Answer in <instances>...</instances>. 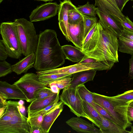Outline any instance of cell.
<instances>
[{"label":"cell","mask_w":133,"mask_h":133,"mask_svg":"<svg viewBox=\"0 0 133 133\" xmlns=\"http://www.w3.org/2000/svg\"><path fill=\"white\" fill-rule=\"evenodd\" d=\"M35 53L34 68L37 71L57 68L64 64L66 59L56 32L51 29L40 32Z\"/></svg>","instance_id":"obj_1"},{"label":"cell","mask_w":133,"mask_h":133,"mask_svg":"<svg viewBox=\"0 0 133 133\" xmlns=\"http://www.w3.org/2000/svg\"><path fill=\"white\" fill-rule=\"evenodd\" d=\"M99 35L94 50L84 53L88 57L98 61L118 62V38L108 30L102 27L98 22Z\"/></svg>","instance_id":"obj_2"},{"label":"cell","mask_w":133,"mask_h":133,"mask_svg":"<svg viewBox=\"0 0 133 133\" xmlns=\"http://www.w3.org/2000/svg\"><path fill=\"white\" fill-rule=\"evenodd\" d=\"M94 102L99 105L109 114L115 123L125 130L132 124L127 115L129 103L115 99L108 96L92 92Z\"/></svg>","instance_id":"obj_3"},{"label":"cell","mask_w":133,"mask_h":133,"mask_svg":"<svg viewBox=\"0 0 133 133\" xmlns=\"http://www.w3.org/2000/svg\"><path fill=\"white\" fill-rule=\"evenodd\" d=\"M17 26L22 54L26 56L35 53L37 46L39 35L36 33L34 24L24 18L15 19Z\"/></svg>","instance_id":"obj_4"},{"label":"cell","mask_w":133,"mask_h":133,"mask_svg":"<svg viewBox=\"0 0 133 133\" xmlns=\"http://www.w3.org/2000/svg\"><path fill=\"white\" fill-rule=\"evenodd\" d=\"M0 33L9 56L19 58L22 54L16 24L14 22L2 23Z\"/></svg>","instance_id":"obj_5"},{"label":"cell","mask_w":133,"mask_h":133,"mask_svg":"<svg viewBox=\"0 0 133 133\" xmlns=\"http://www.w3.org/2000/svg\"><path fill=\"white\" fill-rule=\"evenodd\" d=\"M60 101L66 105L70 111L77 116L82 117L89 119L84 113L82 104V100L79 94L77 88L69 84L63 89L59 96Z\"/></svg>","instance_id":"obj_6"},{"label":"cell","mask_w":133,"mask_h":133,"mask_svg":"<svg viewBox=\"0 0 133 133\" xmlns=\"http://www.w3.org/2000/svg\"><path fill=\"white\" fill-rule=\"evenodd\" d=\"M17 86L23 92L28 99V102L32 101L34 92L37 90L46 87L41 82L37 74H25L13 84Z\"/></svg>","instance_id":"obj_7"},{"label":"cell","mask_w":133,"mask_h":133,"mask_svg":"<svg viewBox=\"0 0 133 133\" xmlns=\"http://www.w3.org/2000/svg\"><path fill=\"white\" fill-rule=\"evenodd\" d=\"M17 106L11 120L0 126V133H30L31 126L28 118L21 113Z\"/></svg>","instance_id":"obj_8"},{"label":"cell","mask_w":133,"mask_h":133,"mask_svg":"<svg viewBox=\"0 0 133 133\" xmlns=\"http://www.w3.org/2000/svg\"><path fill=\"white\" fill-rule=\"evenodd\" d=\"M76 8L70 0H64L61 2L59 4L58 11L59 26L68 41L71 42L69 31L68 14L69 11Z\"/></svg>","instance_id":"obj_9"},{"label":"cell","mask_w":133,"mask_h":133,"mask_svg":"<svg viewBox=\"0 0 133 133\" xmlns=\"http://www.w3.org/2000/svg\"><path fill=\"white\" fill-rule=\"evenodd\" d=\"M59 6L56 2H48L37 6L31 12L29 16L30 21H44L55 16Z\"/></svg>","instance_id":"obj_10"},{"label":"cell","mask_w":133,"mask_h":133,"mask_svg":"<svg viewBox=\"0 0 133 133\" xmlns=\"http://www.w3.org/2000/svg\"><path fill=\"white\" fill-rule=\"evenodd\" d=\"M96 12L99 18L98 22L102 27L109 30L118 38L124 29L121 21L111 14L103 13L97 8Z\"/></svg>","instance_id":"obj_11"},{"label":"cell","mask_w":133,"mask_h":133,"mask_svg":"<svg viewBox=\"0 0 133 133\" xmlns=\"http://www.w3.org/2000/svg\"><path fill=\"white\" fill-rule=\"evenodd\" d=\"M65 122L73 130L78 132L101 133L99 129L95 127L93 123H90L80 117H73Z\"/></svg>","instance_id":"obj_12"},{"label":"cell","mask_w":133,"mask_h":133,"mask_svg":"<svg viewBox=\"0 0 133 133\" xmlns=\"http://www.w3.org/2000/svg\"><path fill=\"white\" fill-rule=\"evenodd\" d=\"M95 5L104 13L111 14L121 21L125 17L119 8L115 0H95Z\"/></svg>","instance_id":"obj_13"},{"label":"cell","mask_w":133,"mask_h":133,"mask_svg":"<svg viewBox=\"0 0 133 133\" xmlns=\"http://www.w3.org/2000/svg\"><path fill=\"white\" fill-rule=\"evenodd\" d=\"M69 28L71 42L76 47L82 50L84 38L83 18L76 24H69Z\"/></svg>","instance_id":"obj_14"},{"label":"cell","mask_w":133,"mask_h":133,"mask_svg":"<svg viewBox=\"0 0 133 133\" xmlns=\"http://www.w3.org/2000/svg\"><path fill=\"white\" fill-rule=\"evenodd\" d=\"M0 92L7 96L8 99L24 100L28 102L26 96L17 86L11 84L6 81H0Z\"/></svg>","instance_id":"obj_15"},{"label":"cell","mask_w":133,"mask_h":133,"mask_svg":"<svg viewBox=\"0 0 133 133\" xmlns=\"http://www.w3.org/2000/svg\"><path fill=\"white\" fill-rule=\"evenodd\" d=\"M99 35L98 22L95 23L84 38L82 51L85 53L93 51L97 42Z\"/></svg>","instance_id":"obj_16"},{"label":"cell","mask_w":133,"mask_h":133,"mask_svg":"<svg viewBox=\"0 0 133 133\" xmlns=\"http://www.w3.org/2000/svg\"><path fill=\"white\" fill-rule=\"evenodd\" d=\"M63 105L60 101L56 107L45 114L41 126V129L44 133L49 132L52 125L63 110Z\"/></svg>","instance_id":"obj_17"},{"label":"cell","mask_w":133,"mask_h":133,"mask_svg":"<svg viewBox=\"0 0 133 133\" xmlns=\"http://www.w3.org/2000/svg\"><path fill=\"white\" fill-rule=\"evenodd\" d=\"M92 69L81 64L78 63L74 65L59 68L43 71H37L36 74H64L72 75L75 73Z\"/></svg>","instance_id":"obj_18"},{"label":"cell","mask_w":133,"mask_h":133,"mask_svg":"<svg viewBox=\"0 0 133 133\" xmlns=\"http://www.w3.org/2000/svg\"><path fill=\"white\" fill-rule=\"evenodd\" d=\"M97 70L91 69L79 71L72 75V79L70 84L72 87L77 86L90 81H93Z\"/></svg>","instance_id":"obj_19"},{"label":"cell","mask_w":133,"mask_h":133,"mask_svg":"<svg viewBox=\"0 0 133 133\" xmlns=\"http://www.w3.org/2000/svg\"><path fill=\"white\" fill-rule=\"evenodd\" d=\"M16 63L11 65L13 72L18 75L26 73L29 69L34 67L36 60L35 53L29 54Z\"/></svg>","instance_id":"obj_20"},{"label":"cell","mask_w":133,"mask_h":133,"mask_svg":"<svg viewBox=\"0 0 133 133\" xmlns=\"http://www.w3.org/2000/svg\"><path fill=\"white\" fill-rule=\"evenodd\" d=\"M59 93H55L44 98L33 101L28 107V113L44 109L55 102L59 101Z\"/></svg>","instance_id":"obj_21"},{"label":"cell","mask_w":133,"mask_h":133,"mask_svg":"<svg viewBox=\"0 0 133 133\" xmlns=\"http://www.w3.org/2000/svg\"><path fill=\"white\" fill-rule=\"evenodd\" d=\"M78 63L97 71L110 70L115 63L107 61H98L88 57L86 55L83 59Z\"/></svg>","instance_id":"obj_22"},{"label":"cell","mask_w":133,"mask_h":133,"mask_svg":"<svg viewBox=\"0 0 133 133\" xmlns=\"http://www.w3.org/2000/svg\"><path fill=\"white\" fill-rule=\"evenodd\" d=\"M62 51L65 59L74 62L79 63L85 56L80 49L70 45L62 46Z\"/></svg>","instance_id":"obj_23"},{"label":"cell","mask_w":133,"mask_h":133,"mask_svg":"<svg viewBox=\"0 0 133 133\" xmlns=\"http://www.w3.org/2000/svg\"><path fill=\"white\" fill-rule=\"evenodd\" d=\"M100 115L102 122L99 128L101 133H130V132L124 129L114 122Z\"/></svg>","instance_id":"obj_24"},{"label":"cell","mask_w":133,"mask_h":133,"mask_svg":"<svg viewBox=\"0 0 133 133\" xmlns=\"http://www.w3.org/2000/svg\"><path fill=\"white\" fill-rule=\"evenodd\" d=\"M82 104L84 113L88 117V120L99 128L102 122L100 115L87 102L82 100Z\"/></svg>","instance_id":"obj_25"},{"label":"cell","mask_w":133,"mask_h":133,"mask_svg":"<svg viewBox=\"0 0 133 133\" xmlns=\"http://www.w3.org/2000/svg\"><path fill=\"white\" fill-rule=\"evenodd\" d=\"M37 74L39 80L47 85L53 82L72 76L64 74Z\"/></svg>","instance_id":"obj_26"},{"label":"cell","mask_w":133,"mask_h":133,"mask_svg":"<svg viewBox=\"0 0 133 133\" xmlns=\"http://www.w3.org/2000/svg\"><path fill=\"white\" fill-rule=\"evenodd\" d=\"M118 38L119 51L133 55V42L120 36Z\"/></svg>","instance_id":"obj_27"},{"label":"cell","mask_w":133,"mask_h":133,"mask_svg":"<svg viewBox=\"0 0 133 133\" xmlns=\"http://www.w3.org/2000/svg\"><path fill=\"white\" fill-rule=\"evenodd\" d=\"M76 9L81 14L90 17H95L97 8L93 4H90L89 2L85 5H78Z\"/></svg>","instance_id":"obj_28"},{"label":"cell","mask_w":133,"mask_h":133,"mask_svg":"<svg viewBox=\"0 0 133 133\" xmlns=\"http://www.w3.org/2000/svg\"><path fill=\"white\" fill-rule=\"evenodd\" d=\"M79 96L82 100L90 104L94 102L92 92L90 91L84 84L77 86Z\"/></svg>","instance_id":"obj_29"},{"label":"cell","mask_w":133,"mask_h":133,"mask_svg":"<svg viewBox=\"0 0 133 133\" xmlns=\"http://www.w3.org/2000/svg\"><path fill=\"white\" fill-rule=\"evenodd\" d=\"M82 15L84 21V38L93 25L98 22V18L96 17H93Z\"/></svg>","instance_id":"obj_30"},{"label":"cell","mask_w":133,"mask_h":133,"mask_svg":"<svg viewBox=\"0 0 133 133\" xmlns=\"http://www.w3.org/2000/svg\"><path fill=\"white\" fill-rule=\"evenodd\" d=\"M55 93L52 91L50 88L47 87L39 89L34 92L32 101L46 98Z\"/></svg>","instance_id":"obj_31"},{"label":"cell","mask_w":133,"mask_h":133,"mask_svg":"<svg viewBox=\"0 0 133 133\" xmlns=\"http://www.w3.org/2000/svg\"><path fill=\"white\" fill-rule=\"evenodd\" d=\"M59 102L58 101H57L44 109L28 113V118L41 114H45L56 107L59 104Z\"/></svg>","instance_id":"obj_32"},{"label":"cell","mask_w":133,"mask_h":133,"mask_svg":"<svg viewBox=\"0 0 133 133\" xmlns=\"http://www.w3.org/2000/svg\"><path fill=\"white\" fill-rule=\"evenodd\" d=\"M83 17L81 14L76 9L72 10L69 11L68 14L69 24H74L81 20Z\"/></svg>","instance_id":"obj_33"},{"label":"cell","mask_w":133,"mask_h":133,"mask_svg":"<svg viewBox=\"0 0 133 133\" xmlns=\"http://www.w3.org/2000/svg\"><path fill=\"white\" fill-rule=\"evenodd\" d=\"M45 115L41 114L29 118H27L28 121L30 125L31 128L42 129V124Z\"/></svg>","instance_id":"obj_34"},{"label":"cell","mask_w":133,"mask_h":133,"mask_svg":"<svg viewBox=\"0 0 133 133\" xmlns=\"http://www.w3.org/2000/svg\"><path fill=\"white\" fill-rule=\"evenodd\" d=\"M115 99L129 102L133 101V90L127 91L123 93L115 96H112Z\"/></svg>","instance_id":"obj_35"},{"label":"cell","mask_w":133,"mask_h":133,"mask_svg":"<svg viewBox=\"0 0 133 133\" xmlns=\"http://www.w3.org/2000/svg\"><path fill=\"white\" fill-rule=\"evenodd\" d=\"M13 72L11 65L5 61L0 62V77L5 76Z\"/></svg>","instance_id":"obj_36"},{"label":"cell","mask_w":133,"mask_h":133,"mask_svg":"<svg viewBox=\"0 0 133 133\" xmlns=\"http://www.w3.org/2000/svg\"><path fill=\"white\" fill-rule=\"evenodd\" d=\"M90 104L99 114L106 118L115 123L114 120L111 115L106 110L101 107L94 102H93Z\"/></svg>","instance_id":"obj_37"},{"label":"cell","mask_w":133,"mask_h":133,"mask_svg":"<svg viewBox=\"0 0 133 133\" xmlns=\"http://www.w3.org/2000/svg\"><path fill=\"white\" fill-rule=\"evenodd\" d=\"M72 76L55 81L50 83L55 85L60 90L70 84L72 79Z\"/></svg>","instance_id":"obj_38"},{"label":"cell","mask_w":133,"mask_h":133,"mask_svg":"<svg viewBox=\"0 0 133 133\" xmlns=\"http://www.w3.org/2000/svg\"><path fill=\"white\" fill-rule=\"evenodd\" d=\"M121 23L124 29L133 33V23L127 16L125 17L124 19L121 21Z\"/></svg>","instance_id":"obj_39"},{"label":"cell","mask_w":133,"mask_h":133,"mask_svg":"<svg viewBox=\"0 0 133 133\" xmlns=\"http://www.w3.org/2000/svg\"><path fill=\"white\" fill-rule=\"evenodd\" d=\"M9 56L2 40H0V61H5Z\"/></svg>","instance_id":"obj_40"},{"label":"cell","mask_w":133,"mask_h":133,"mask_svg":"<svg viewBox=\"0 0 133 133\" xmlns=\"http://www.w3.org/2000/svg\"><path fill=\"white\" fill-rule=\"evenodd\" d=\"M127 115L129 121H133V101L129 103L127 110Z\"/></svg>","instance_id":"obj_41"},{"label":"cell","mask_w":133,"mask_h":133,"mask_svg":"<svg viewBox=\"0 0 133 133\" xmlns=\"http://www.w3.org/2000/svg\"><path fill=\"white\" fill-rule=\"evenodd\" d=\"M120 36L133 42V33L130 32L124 28Z\"/></svg>","instance_id":"obj_42"},{"label":"cell","mask_w":133,"mask_h":133,"mask_svg":"<svg viewBox=\"0 0 133 133\" xmlns=\"http://www.w3.org/2000/svg\"><path fill=\"white\" fill-rule=\"evenodd\" d=\"M7 99H8L7 96L4 93L0 92V107L7 106L8 103Z\"/></svg>","instance_id":"obj_43"},{"label":"cell","mask_w":133,"mask_h":133,"mask_svg":"<svg viewBox=\"0 0 133 133\" xmlns=\"http://www.w3.org/2000/svg\"><path fill=\"white\" fill-rule=\"evenodd\" d=\"M129 77L131 79H133V55H132L131 58L129 61Z\"/></svg>","instance_id":"obj_44"},{"label":"cell","mask_w":133,"mask_h":133,"mask_svg":"<svg viewBox=\"0 0 133 133\" xmlns=\"http://www.w3.org/2000/svg\"><path fill=\"white\" fill-rule=\"evenodd\" d=\"M48 85L53 93H58L59 92L60 90L55 85L50 83Z\"/></svg>","instance_id":"obj_45"},{"label":"cell","mask_w":133,"mask_h":133,"mask_svg":"<svg viewBox=\"0 0 133 133\" xmlns=\"http://www.w3.org/2000/svg\"><path fill=\"white\" fill-rule=\"evenodd\" d=\"M30 133H44L41 129L31 128Z\"/></svg>","instance_id":"obj_46"},{"label":"cell","mask_w":133,"mask_h":133,"mask_svg":"<svg viewBox=\"0 0 133 133\" xmlns=\"http://www.w3.org/2000/svg\"><path fill=\"white\" fill-rule=\"evenodd\" d=\"M7 106H5L0 107V118L2 117L4 115Z\"/></svg>","instance_id":"obj_47"},{"label":"cell","mask_w":133,"mask_h":133,"mask_svg":"<svg viewBox=\"0 0 133 133\" xmlns=\"http://www.w3.org/2000/svg\"><path fill=\"white\" fill-rule=\"evenodd\" d=\"M17 107L23 115L25 114V107L24 106L18 105Z\"/></svg>","instance_id":"obj_48"},{"label":"cell","mask_w":133,"mask_h":133,"mask_svg":"<svg viewBox=\"0 0 133 133\" xmlns=\"http://www.w3.org/2000/svg\"><path fill=\"white\" fill-rule=\"evenodd\" d=\"M121 4L122 7L123 8L127 2L130 0H118Z\"/></svg>","instance_id":"obj_49"},{"label":"cell","mask_w":133,"mask_h":133,"mask_svg":"<svg viewBox=\"0 0 133 133\" xmlns=\"http://www.w3.org/2000/svg\"><path fill=\"white\" fill-rule=\"evenodd\" d=\"M18 103L19 105H23L24 103V102L23 100L20 99L18 102Z\"/></svg>","instance_id":"obj_50"},{"label":"cell","mask_w":133,"mask_h":133,"mask_svg":"<svg viewBox=\"0 0 133 133\" xmlns=\"http://www.w3.org/2000/svg\"><path fill=\"white\" fill-rule=\"evenodd\" d=\"M35 0L39 1H41L45 2H47L48 1H52L54 0Z\"/></svg>","instance_id":"obj_51"},{"label":"cell","mask_w":133,"mask_h":133,"mask_svg":"<svg viewBox=\"0 0 133 133\" xmlns=\"http://www.w3.org/2000/svg\"><path fill=\"white\" fill-rule=\"evenodd\" d=\"M131 128V130L130 131V133H133V126H131L130 127Z\"/></svg>","instance_id":"obj_52"},{"label":"cell","mask_w":133,"mask_h":133,"mask_svg":"<svg viewBox=\"0 0 133 133\" xmlns=\"http://www.w3.org/2000/svg\"><path fill=\"white\" fill-rule=\"evenodd\" d=\"M3 0H0V3H1Z\"/></svg>","instance_id":"obj_53"},{"label":"cell","mask_w":133,"mask_h":133,"mask_svg":"<svg viewBox=\"0 0 133 133\" xmlns=\"http://www.w3.org/2000/svg\"><path fill=\"white\" fill-rule=\"evenodd\" d=\"M132 8H133V5L132 6Z\"/></svg>","instance_id":"obj_54"}]
</instances>
